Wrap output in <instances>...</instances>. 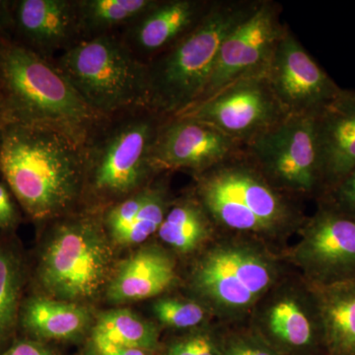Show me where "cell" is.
Returning a JSON list of instances; mask_svg holds the SVG:
<instances>
[{"label":"cell","mask_w":355,"mask_h":355,"mask_svg":"<svg viewBox=\"0 0 355 355\" xmlns=\"http://www.w3.org/2000/svg\"><path fill=\"white\" fill-rule=\"evenodd\" d=\"M85 148L46 125H4L0 172L28 216L48 220L72 207L84 184Z\"/></svg>","instance_id":"1"},{"label":"cell","mask_w":355,"mask_h":355,"mask_svg":"<svg viewBox=\"0 0 355 355\" xmlns=\"http://www.w3.org/2000/svg\"><path fill=\"white\" fill-rule=\"evenodd\" d=\"M0 121L46 125L86 147L111 120L91 108L50 60L7 40L0 43Z\"/></svg>","instance_id":"2"},{"label":"cell","mask_w":355,"mask_h":355,"mask_svg":"<svg viewBox=\"0 0 355 355\" xmlns=\"http://www.w3.org/2000/svg\"><path fill=\"white\" fill-rule=\"evenodd\" d=\"M261 0H214L209 12L186 36L147 62L148 109L174 118L200 99L222 44Z\"/></svg>","instance_id":"3"},{"label":"cell","mask_w":355,"mask_h":355,"mask_svg":"<svg viewBox=\"0 0 355 355\" xmlns=\"http://www.w3.org/2000/svg\"><path fill=\"white\" fill-rule=\"evenodd\" d=\"M197 178L196 197L214 225L226 230L272 238L305 220L291 196L275 188L244 148Z\"/></svg>","instance_id":"4"},{"label":"cell","mask_w":355,"mask_h":355,"mask_svg":"<svg viewBox=\"0 0 355 355\" xmlns=\"http://www.w3.org/2000/svg\"><path fill=\"white\" fill-rule=\"evenodd\" d=\"M55 67L89 106L114 114L149 110L148 67L123 38L103 34L65 49Z\"/></svg>","instance_id":"5"},{"label":"cell","mask_w":355,"mask_h":355,"mask_svg":"<svg viewBox=\"0 0 355 355\" xmlns=\"http://www.w3.org/2000/svg\"><path fill=\"white\" fill-rule=\"evenodd\" d=\"M245 240H222L196 263L191 284L207 309L237 318L259 305L275 286L277 266L260 247Z\"/></svg>","instance_id":"6"},{"label":"cell","mask_w":355,"mask_h":355,"mask_svg":"<svg viewBox=\"0 0 355 355\" xmlns=\"http://www.w3.org/2000/svg\"><path fill=\"white\" fill-rule=\"evenodd\" d=\"M166 118L150 110L108 125L85 148V177L100 197H123L141 190L158 173L151 162L154 142Z\"/></svg>","instance_id":"7"},{"label":"cell","mask_w":355,"mask_h":355,"mask_svg":"<svg viewBox=\"0 0 355 355\" xmlns=\"http://www.w3.org/2000/svg\"><path fill=\"white\" fill-rule=\"evenodd\" d=\"M111 260V249L97 224L89 219L67 222L42 254L40 282L58 300L93 298L108 279Z\"/></svg>","instance_id":"8"},{"label":"cell","mask_w":355,"mask_h":355,"mask_svg":"<svg viewBox=\"0 0 355 355\" xmlns=\"http://www.w3.org/2000/svg\"><path fill=\"white\" fill-rule=\"evenodd\" d=\"M263 176L287 195L323 193L315 116L288 114L244 146Z\"/></svg>","instance_id":"9"},{"label":"cell","mask_w":355,"mask_h":355,"mask_svg":"<svg viewBox=\"0 0 355 355\" xmlns=\"http://www.w3.org/2000/svg\"><path fill=\"white\" fill-rule=\"evenodd\" d=\"M287 116L261 74L238 79L176 116L209 123L244 147Z\"/></svg>","instance_id":"10"},{"label":"cell","mask_w":355,"mask_h":355,"mask_svg":"<svg viewBox=\"0 0 355 355\" xmlns=\"http://www.w3.org/2000/svg\"><path fill=\"white\" fill-rule=\"evenodd\" d=\"M282 6L273 0H261L222 44L209 83L197 102L244 77L265 74L275 48L286 31ZM195 103V104H196Z\"/></svg>","instance_id":"11"},{"label":"cell","mask_w":355,"mask_h":355,"mask_svg":"<svg viewBox=\"0 0 355 355\" xmlns=\"http://www.w3.org/2000/svg\"><path fill=\"white\" fill-rule=\"evenodd\" d=\"M265 76L282 106L292 116H316L342 90L288 24Z\"/></svg>","instance_id":"12"},{"label":"cell","mask_w":355,"mask_h":355,"mask_svg":"<svg viewBox=\"0 0 355 355\" xmlns=\"http://www.w3.org/2000/svg\"><path fill=\"white\" fill-rule=\"evenodd\" d=\"M309 286L323 287L355 280V220L319 205L302 224L294 253Z\"/></svg>","instance_id":"13"},{"label":"cell","mask_w":355,"mask_h":355,"mask_svg":"<svg viewBox=\"0 0 355 355\" xmlns=\"http://www.w3.org/2000/svg\"><path fill=\"white\" fill-rule=\"evenodd\" d=\"M259 334L282 355H328L314 291L280 287L258 313Z\"/></svg>","instance_id":"14"},{"label":"cell","mask_w":355,"mask_h":355,"mask_svg":"<svg viewBox=\"0 0 355 355\" xmlns=\"http://www.w3.org/2000/svg\"><path fill=\"white\" fill-rule=\"evenodd\" d=\"M239 142L209 123L193 119H166L151 153L158 173L189 170L196 175L241 153Z\"/></svg>","instance_id":"15"},{"label":"cell","mask_w":355,"mask_h":355,"mask_svg":"<svg viewBox=\"0 0 355 355\" xmlns=\"http://www.w3.org/2000/svg\"><path fill=\"white\" fill-rule=\"evenodd\" d=\"M12 37L15 43L46 60L53 51L79 41L76 1L16 0L12 1Z\"/></svg>","instance_id":"16"},{"label":"cell","mask_w":355,"mask_h":355,"mask_svg":"<svg viewBox=\"0 0 355 355\" xmlns=\"http://www.w3.org/2000/svg\"><path fill=\"white\" fill-rule=\"evenodd\" d=\"M214 0H158L132 23L125 43L140 60H149L171 48L202 21Z\"/></svg>","instance_id":"17"},{"label":"cell","mask_w":355,"mask_h":355,"mask_svg":"<svg viewBox=\"0 0 355 355\" xmlns=\"http://www.w3.org/2000/svg\"><path fill=\"white\" fill-rule=\"evenodd\" d=\"M315 125L323 195L355 167V90L342 88L315 116Z\"/></svg>","instance_id":"18"},{"label":"cell","mask_w":355,"mask_h":355,"mask_svg":"<svg viewBox=\"0 0 355 355\" xmlns=\"http://www.w3.org/2000/svg\"><path fill=\"white\" fill-rule=\"evenodd\" d=\"M176 265L170 254L147 247L121 261L107 288L111 302L127 303L157 296L174 284Z\"/></svg>","instance_id":"19"},{"label":"cell","mask_w":355,"mask_h":355,"mask_svg":"<svg viewBox=\"0 0 355 355\" xmlns=\"http://www.w3.org/2000/svg\"><path fill=\"white\" fill-rule=\"evenodd\" d=\"M311 287L319 308L327 354L355 355V280Z\"/></svg>","instance_id":"20"},{"label":"cell","mask_w":355,"mask_h":355,"mask_svg":"<svg viewBox=\"0 0 355 355\" xmlns=\"http://www.w3.org/2000/svg\"><path fill=\"white\" fill-rule=\"evenodd\" d=\"M26 330L38 338L69 340L90 321L88 310L74 302L44 297L29 299L19 315Z\"/></svg>","instance_id":"21"},{"label":"cell","mask_w":355,"mask_h":355,"mask_svg":"<svg viewBox=\"0 0 355 355\" xmlns=\"http://www.w3.org/2000/svg\"><path fill=\"white\" fill-rule=\"evenodd\" d=\"M214 225L197 197H190L170 205L157 233L165 244L186 254L195 251L209 237Z\"/></svg>","instance_id":"22"},{"label":"cell","mask_w":355,"mask_h":355,"mask_svg":"<svg viewBox=\"0 0 355 355\" xmlns=\"http://www.w3.org/2000/svg\"><path fill=\"white\" fill-rule=\"evenodd\" d=\"M158 0H76L80 36L85 39L110 34L130 26L157 4Z\"/></svg>","instance_id":"23"},{"label":"cell","mask_w":355,"mask_h":355,"mask_svg":"<svg viewBox=\"0 0 355 355\" xmlns=\"http://www.w3.org/2000/svg\"><path fill=\"white\" fill-rule=\"evenodd\" d=\"M93 335L110 342L155 352L159 347L157 327L128 309H114L103 313Z\"/></svg>","instance_id":"24"},{"label":"cell","mask_w":355,"mask_h":355,"mask_svg":"<svg viewBox=\"0 0 355 355\" xmlns=\"http://www.w3.org/2000/svg\"><path fill=\"white\" fill-rule=\"evenodd\" d=\"M22 266L10 248L0 246V345L15 329L20 315Z\"/></svg>","instance_id":"25"},{"label":"cell","mask_w":355,"mask_h":355,"mask_svg":"<svg viewBox=\"0 0 355 355\" xmlns=\"http://www.w3.org/2000/svg\"><path fill=\"white\" fill-rule=\"evenodd\" d=\"M169 207L165 189L160 186L151 187L149 197L135 220L114 241L123 246H135L146 241L158 232Z\"/></svg>","instance_id":"26"},{"label":"cell","mask_w":355,"mask_h":355,"mask_svg":"<svg viewBox=\"0 0 355 355\" xmlns=\"http://www.w3.org/2000/svg\"><path fill=\"white\" fill-rule=\"evenodd\" d=\"M153 312L160 323L174 329H193L207 320L209 309L202 303L182 299H159Z\"/></svg>","instance_id":"27"},{"label":"cell","mask_w":355,"mask_h":355,"mask_svg":"<svg viewBox=\"0 0 355 355\" xmlns=\"http://www.w3.org/2000/svg\"><path fill=\"white\" fill-rule=\"evenodd\" d=\"M150 189L151 187L141 189L125 198L123 202L116 203L110 207L105 216V224L114 240L130 227L139 214V210L146 202L150 193Z\"/></svg>","instance_id":"28"},{"label":"cell","mask_w":355,"mask_h":355,"mask_svg":"<svg viewBox=\"0 0 355 355\" xmlns=\"http://www.w3.org/2000/svg\"><path fill=\"white\" fill-rule=\"evenodd\" d=\"M167 355H222V336L211 331H195L174 340Z\"/></svg>","instance_id":"29"},{"label":"cell","mask_w":355,"mask_h":355,"mask_svg":"<svg viewBox=\"0 0 355 355\" xmlns=\"http://www.w3.org/2000/svg\"><path fill=\"white\" fill-rule=\"evenodd\" d=\"M318 202L355 220V167L324 191Z\"/></svg>","instance_id":"30"},{"label":"cell","mask_w":355,"mask_h":355,"mask_svg":"<svg viewBox=\"0 0 355 355\" xmlns=\"http://www.w3.org/2000/svg\"><path fill=\"white\" fill-rule=\"evenodd\" d=\"M222 355H282L257 331L222 336Z\"/></svg>","instance_id":"31"},{"label":"cell","mask_w":355,"mask_h":355,"mask_svg":"<svg viewBox=\"0 0 355 355\" xmlns=\"http://www.w3.org/2000/svg\"><path fill=\"white\" fill-rule=\"evenodd\" d=\"M19 214L10 193L3 184H0V229L11 230L17 225Z\"/></svg>","instance_id":"32"},{"label":"cell","mask_w":355,"mask_h":355,"mask_svg":"<svg viewBox=\"0 0 355 355\" xmlns=\"http://www.w3.org/2000/svg\"><path fill=\"white\" fill-rule=\"evenodd\" d=\"M93 342L100 355H153L154 352H146L133 347H125L110 342L102 336L93 335Z\"/></svg>","instance_id":"33"},{"label":"cell","mask_w":355,"mask_h":355,"mask_svg":"<svg viewBox=\"0 0 355 355\" xmlns=\"http://www.w3.org/2000/svg\"><path fill=\"white\" fill-rule=\"evenodd\" d=\"M0 355H53L51 350L35 340H21L14 343Z\"/></svg>","instance_id":"34"},{"label":"cell","mask_w":355,"mask_h":355,"mask_svg":"<svg viewBox=\"0 0 355 355\" xmlns=\"http://www.w3.org/2000/svg\"><path fill=\"white\" fill-rule=\"evenodd\" d=\"M12 1L0 0V43L12 37Z\"/></svg>","instance_id":"35"},{"label":"cell","mask_w":355,"mask_h":355,"mask_svg":"<svg viewBox=\"0 0 355 355\" xmlns=\"http://www.w3.org/2000/svg\"><path fill=\"white\" fill-rule=\"evenodd\" d=\"M4 125L0 121V149H1L2 141H3Z\"/></svg>","instance_id":"36"}]
</instances>
